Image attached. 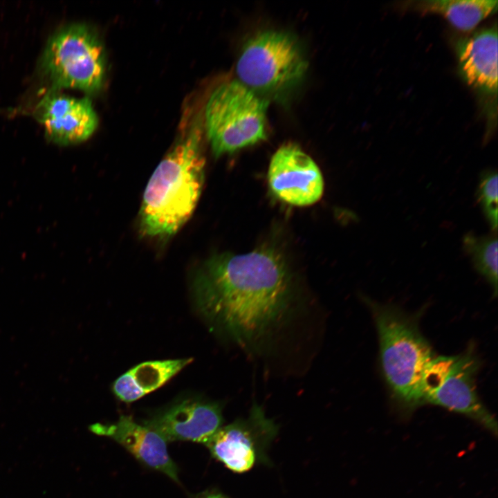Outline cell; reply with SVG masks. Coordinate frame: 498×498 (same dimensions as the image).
<instances>
[{"instance_id":"cell-4","label":"cell","mask_w":498,"mask_h":498,"mask_svg":"<svg viewBox=\"0 0 498 498\" xmlns=\"http://www.w3.org/2000/svg\"><path fill=\"white\" fill-rule=\"evenodd\" d=\"M267 99L241 82L220 84L205 108V127L215 156L258 143L267 137Z\"/></svg>"},{"instance_id":"cell-16","label":"cell","mask_w":498,"mask_h":498,"mask_svg":"<svg viewBox=\"0 0 498 498\" xmlns=\"http://www.w3.org/2000/svg\"><path fill=\"white\" fill-rule=\"evenodd\" d=\"M497 233L477 236L468 232L463 238V247L477 270L497 293Z\"/></svg>"},{"instance_id":"cell-11","label":"cell","mask_w":498,"mask_h":498,"mask_svg":"<svg viewBox=\"0 0 498 498\" xmlns=\"http://www.w3.org/2000/svg\"><path fill=\"white\" fill-rule=\"evenodd\" d=\"M37 111L47 137L61 145L84 141L93 134L98 123L88 98L49 93L38 104Z\"/></svg>"},{"instance_id":"cell-5","label":"cell","mask_w":498,"mask_h":498,"mask_svg":"<svg viewBox=\"0 0 498 498\" xmlns=\"http://www.w3.org/2000/svg\"><path fill=\"white\" fill-rule=\"evenodd\" d=\"M307 68L297 39L278 30H265L250 38L237 64L239 81L264 98L286 94L301 82Z\"/></svg>"},{"instance_id":"cell-13","label":"cell","mask_w":498,"mask_h":498,"mask_svg":"<svg viewBox=\"0 0 498 498\" xmlns=\"http://www.w3.org/2000/svg\"><path fill=\"white\" fill-rule=\"evenodd\" d=\"M455 50L459 73L472 88L489 97L497 94V25L458 39Z\"/></svg>"},{"instance_id":"cell-2","label":"cell","mask_w":498,"mask_h":498,"mask_svg":"<svg viewBox=\"0 0 498 498\" xmlns=\"http://www.w3.org/2000/svg\"><path fill=\"white\" fill-rule=\"evenodd\" d=\"M182 133L145 188L140 211L145 236L174 234L192 215L200 198L205 164L201 127L194 122Z\"/></svg>"},{"instance_id":"cell-17","label":"cell","mask_w":498,"mask_h":498,"mask_svg":"<svg viewBox=\"0 0 498 498\" xmlns=\"http://www.w3.org/2000/svg\"><path fill=\"white\" fill-rule=\"evenodd\" d=\"M497 172L488 169L481 173L477 199L494 232L497 229Z\"/></svg>"},{"instance_id":"cell-3","label":"cell","mask_w":498,"mask_h":498,"mask_svg":"<svg viewBox=\"0 0 498 498\" xmlns=\"http://www.w3.org/2000/svg\"><path fill=\"white\" fill-rule=\"evenodd\" d=\"M378 331L382 372L394 395L408 406L423 403L425 370L435 356L415 322L398 308L369 301Z\"/></svg>"},{"instance_id":"cell-8","label":"cell","mask_w":498,"mask_h":498,"mask_svg":"<svg viewBox=\"0 0 498 498\" xmlns=\"http://www.w3.org/2000/svg\"><path fill=\"white\" fill-rule=\"evenodd\" d=\"M277 433L278 426L255 403L247 417L221 426L205 445L227 468L242 473L269 462L267 451Z\"/></svg>"},{"instance_id":"cell-9","label":"cell","mask_w":498,"mask_h":498,"mask_svg":"<svg viewBox=\"0 0 498 498\" xmlns=\"http://www.w3.org/2000/svg\"><path fill=\"white\" fill-rule=\"evenodd\" d=\"M268 182L277 198L296 206L316 203L324 190L319 167L295 144L284 145L274 154L268 167Z\"/></svg>"},{"instance_id":"cell-10","label":"cell","mask_w":498,"mask_h":498,"mask_svg":"<svg viewBox=\"0 0 498 498\" xmlns=\"http://www.w3.org/2000/svg\"><path fill=\"white\" fill-rule=\"evenodd\" d=\"M223 423L221 404L201 398L185 399L142 421L167 441H190L203 444Z\"/></svg>"},{"instance_id":"cell-7","label":"cell","mask_w":498,"mask_h":498,"mask_svg":"<svg viewBox=\"0 0 498 498\" xmlns=\"http://www.w3.org/2000/svg\"><path fill=\"white\" fill-rule=\"evenodd\" d=\"M478 367V360L470 349L456 356H434L422 379L423 403L468 416L496 433L497 422L476 390Z\"/></svg>"},{"instance_id":"cell-18","label":"cell","mask_w":498,"mask_h":498,"mask_svg":"<svg viewBox=\"0 0 498 498\" xmlns=\"http://www.w3.org/2000/svg\"><path fill=\"white\" fill-rule=\"evenodd\" d=\"M194 498H229L220 491L211 489L199 492Z\"/></svg>"},{"instance_id":"cell-12","label":"cell","mask_w":498,"mask_h":498,"mask_svg":"<svg viewBox=\"0 0 498 498\" xmlns=\"http://www.w3.org/2000/svg\"><path fill=\"white\" fill-rule=\"evenodd\" d=\"M91 430L116 441L145 466L178 482V469L167 452V441L157 432L124 415L115 423H97Z\"/></svg>"},{"instance_id":"cell-14","label":"cell","mask_w":498,"mask_h":498,"mask_svg":"<svg viewBox=\"0 0 498 498\" xmlns=\"http://www.w3.org/2000/svg\"><path fill=\"white\" fill-rule=\"evenodd\" d=\"M192 361L187 358L141 362L114 381L113 394L121 401L133 402L161 387Z\"/></svg>"},{"instance_id":"cell-15","label":"cell","mask_w":498,"mask_h":498,"mask_svg":"<svg viewBox=\"0 0 498 498\" xmlns=\"http://www.w3.org/2000/svg\"><path fill=\"white\" fill-rule=\"evenodd\" d=\"M497 3V0H421L406 1L403 6L441 15L458 30L469 32L495 12Z\"/></svg>"},{"instance_id":"cell-1","label":"cell","mask_w":498,"mask_h":498,"mask_svg":"<svg viewBox=\"0 0 498 498\" xmlns=\"http://www.w3.org/2000/svg\"><path fill=\"white\" fill-rule=\"evenodd\" d=\"M192 288L201 314L241 346L270 335L288 315L293 299L285 261L266 248L212 256L196 272Z\"/></svg>"},{"instance_id":"cell-6","label":"cell","mask_w":498,"mask_h":498,"mask_svg":"<svg viewBox=\"0 0 498 498\" xmlns=\"http://www.w3.org/2000/svg\"><path fill=\"white\" fill-rule=\"evenodd\" d=\"M104 55L102 45L91 29L84 24H73L50 38L42 66L55 87L94 91L104 81Z\"/></svg>"}]
</instances>
